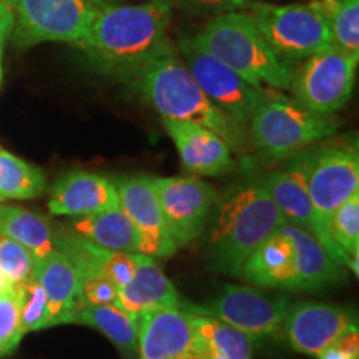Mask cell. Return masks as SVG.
<instances>
[{"label": "cell", "mask_w": 359, "mask_h": 359, "mask_svg": "<svg viewBox=\"0 0 359 359\" xmlns=\"http://www.w3.org/2000/svg\"><path fill=\"white\" fill-rule=\"evenodd\" d=\"M170 20V0L102 8L75 47L98 72L128 80L151 60L172 50L167 34Z\"/></svg>", "instance_id": "1"}, {"label": "cell", "mask_w": 359, "mask_h": 359, "mask_svg": "<svg viewBox=\"0 0 359 359\" xmlns=\"http://www.w3.org/2000/svg\"><path fill=\"white\" fill-rule=\"evenodd\" d=\"M125 82L132 85L163 120L196 123L210 128L219 135L233 151H245L248 147L245 127L219 110L205 95L175 48L151 60Z\"/></svg>", "instance_id": "2"}, {"label": "cell", "mask_w": 359, "mask_h": 359, "mask_svg": "<svg viewBox=\"0 0 359 359\" xmlns=\"http://www.w3.org/2000/svg\"><path fill=\"white\" fill-rule=\"evenodd\" d=\"M191 40L253 87L290 88L294 64L268 43L246 12L219 13Z\"/></svg>", "instance_id": "3"}, {"label": "cell", "mask_w": 359, "mask_h": 359, "mask_svg": "<svg viewBox=\"0 0 359 359\" xmlns=\"http://www.w3.org/2000/svg\"><path fill=\"white\" fill-rule=\"evenodd\" d=\"M285 223L259 183L238 190L222 205L218 203L210 235V258L215 268L240 276L250 255Z\"/></svg>", "instance_id": "4"}, {"label": "cell", "mask_w": 359, "mask_h": 359, "mask_svg": "<svg viewBox=\"0 0 359 359\" xmlns=\"http://www.w3.org/2000/svg\"><path fill=\"white\" fill-rule=\"evenodd\" d=\"M250 138L268 160H285L330 138L339 128L333 115H318L294 98L273 93L250 120Z\"/></svg>", "instance_id": "5"}, {"label": "cell", "mask_w": 359, "mask_h": 359, "mask_svg": "<svg viewBox=\"0 0 359 359\" xmlns=\"http://www.w3.org/2000/svg\"><path fill=\"white\" fill-rule=\"evenodd\" d=\"M246 8L268 43L293 64L333 45L325 17L314 0L291 6L246 2Z\"/></svg>", "instance_id": "6"}, {"label": "cell", "mask_w": 359, "mask_h": 359, "mask_svg": "<svg viewBox=\"0 0 359 359\" xmlns=\"http://www.w3.org/2000/svg\"><path fill=\"white\" fill-rule=\"evenodd\" d=\"M306 187L318 222L327 233L333 213L359 193L356 138H341L306 151Z\"/></svg>", "instance_id": "7"}, {"label": "cell", "mask_w": 359, "mask_h": 359, "mask_svg": "<svg viewBox=\"0 0 359 359\" xmlns=\"http://www.w3.org/2000/svg\"><path fill=\"white\" fill-rule=\"evenodd\" d=\"M98 12L90 0H15L13 45L20 50L48 42L77 45Z\"/></svg>", "instance_id": "8"}, {"label": "cell", "mask_w": 359, "mask_h": 359, "mask_svg": "<svg viewBox=\"0 0 359 359\" xmlns=\"http://www.w3.org/2000/svg\"><path fill=\"white\" fill-rule=\"evenodd\" d=\"M359 57L330 45L294 70L291 95L318 115H334L353 95Z\"/></svg>", "instance_id": "9"}, {"label": "cell", "mask_w": 359, "mask_h": 359, "mask_svg": "<svg viewBox=\"0 0 359 359\" xmlns=\"http://www.w3.org/2000/svg\"><path fill=\"white\" fill-rule=\"evenodd\" d=\"M178 52L205 95L241 127H246L258 107L273 95L268 88L253 87L191 39L180 40Z\"/></svg>", "instance_id": "10"}, {"label": "cell", "mask_w": 359, "mask_h": 359, "mask_svg": "<svg viewBox=\"0 0 359 359\" xmlns=\"http://www.w3.org/2000/svg\"><path fill=\"white\" fill-rule=\"evenodd\" d=\"M154 185L175 246L198 240L219 203L218 191L198 177H160Z\"/></svg>", "instance_id": "11"}, {"label": "cell", "mask_w": 359, "mask_h": 359, "mask_svg": "<svg viewBox=\"0 0 359 359\" xmlns=\"http://www.w3.org/2000/svg\"><path fill=\"white\" fill-rule=\"evenodd\" d=\"M188 311L206 314L226 323L251 339L275 336L283 330L290 299L285 296L264 294L241 285H228L206 306H183Z\"/></svg>", "instance_id": "12"}, {"label": "cell", "mask_w": 359, "mask_h": 359, "mask_svg": "<svg viewBox=\"0 0 359 359\" xmlns=\"http://www.w3.org/2000/svg\"><path fill=\"white\" fill-rule=\"evenodd\" d=\"M259 185L268 191L269 198L273 200L286 223L308 231L320 241L330 257H333L341 266H348L346 257L321 228L309 200L306 187V151L293 155L288 167L269 173Z\"/></svg>", "instance_id": "13"}, {"label": "cell", "mask_w": 359, "mask_h": 359, "mask_svg": "<svg viewBox=\"0 0 359 359\" xmlns=\"http://www.w3.org/2000/svg\"><path fill=\"white\" fill-rule=\"evenodd\" d=\"M114 180L118 193V206L137 231L138 253L150 258L173 257L178 248L170 236L161 213L154 177L132 175Z\"/></svg>", "instance_id": "14"}, {"label": "cell", "mask_w": 359, "mask_h": 359, "mask_svg": "<svg viewBox=\"0 0 359 359\" xmlns=\"http://www.w3.org/2000/svg\"><path fill=\"white\" fill-rule=\"evenodd\" d=\"M353 330H358V320L353 311L313 302L290 306L283 323V331L291 348L316 359Z\"/></svg>", "instance_id": "15"}, {"label": "cell", "mask_w": 359, "mask_h": 359, "mask_svg": "<svg viewBox=\"0 0 359 359\" xmlns=\"http://www.w3.org/2000/svg\"><path fill=\"white\" fill-rule=\"evenodd\" d=\"M140 359H200L203 346L185 308H156L138 314Z\"/></svg>", "instance_id": "16"}, {"label": "cell", "mask_w": 359, "mask_h": 359, "mask_svg": "<svg viewBox=\"0 0 359 359\" xmlns=\"http://www.w3.org/2000/svg\"><path fill=\"white\" fill-rule=\"evenodd\" d=\"M118 206L115 180L105 175L74 170L53 183L48 212L57 217L83 218Z\"/></svg>", "instance_id": "17"}, {"label": "cell", "mask_w": 359, "mask_h": 359, "mask_svg": "<svg viewBox=\"0 0 359 359\" xmlns=\"http://www.w3.org/2000/svg\"><path fill=\"white\" fill-rule=\"evenodd\" d=\"M183 167L201 177H219L233 167L231 148L219 135L196 123L163 120Z\"/></svg>", "instance_id": "18"}, {"label": "cell", "mask_w": 359, "mask_h": 359, "mask_svg": "<svg viewBox=\"0 0 359 359\" xmlns=\"http://www.w3.org/2000/svg\"><path fill=\"white\" fill-rule=\"evenodd\" d=\"M118 304L133 314L156 308H183L180 293L154 258L137 255L132 280L118 288Z\"/></svg>", "instance_id": "19"}, {"label": "cell", "mask_w": 359, "mask_h": 359, "mask_svg": "<svg viewBox=\"0 0 359 359\" xmlns=\"http://www.w3.org/2000/svg\"><path fill=\"white\" fill-rule=\"evenodd\" d=\"M281 228L288 233L294 245L293 290L318 291L331 288L346 280L343 266L327 255L313 235L288 223Z\"/></svg>", "instance_id": "20"}, {"label": "cell", "mask_w": 359, "mask_h": 359, "mask_svg": "<svg viewBox=\"0 0 359 359\" xmlns=\"http://www.w3.org/2000/svg\"><path fill=\"white\" fill-rule=\"evenodd\" d=\"M241 278L263 288L291 290L294 283V245L283 228L263 241L240 273Z\"/></svg>", "instance_id": "21"}, {"label": "cell", "mask_w": 359, "mask_h": 359, "mask_svg": "<svg viewBox=\"0 0 359 359\" xmlns=\"http://www.w3.org/2000/svg\"><path fill=\"white\" fill-rule=\"evenodd\" d=\"M37 280L48 302V327L70 323L79 308L80 278L74 263L62 251L39 263Z\"/></svg>", "instance_id": "22"}, {"label": "cell", "mask_w": 359, "mask_h": 359, "mask_svg": "<svg viewBox=\"0 0 359 359\" xmlns=\"http://www.w3.org/2000/svg\"><path fill=\"white\" fill-rule=\"evenodd\" d=\"M0 235L20 243L39 263L57 250L58 233L48 218L17 205L0 203Z\"/></svg>", "instance_id": "23"}, {"label": "cell", "mask_w": 359, "mask_h": 359, "mask_svg": "<svg viewBox=\"0 0 359 359\" xmlns=\"http://www.w3.org/2000/svg\"><path fill=\"white\" fill-rule=\"evenodd\" d=\"M69 231L98 248L120 253H138V238L132 222L120 206L107 212L77 218L69 224Z\"/></svg>", "instance_id": "24"}, {"label": "cell", "mask_w": 359, "mask_h": 359, "mask_svg": "<svg viewBox=\"0 0 359 359\" xmlns=\"http://www.w3.org/2000/svg\"><path fill=\"white\" fill-rule=\"evenodd\" d=\"M70 323L93 327L109 338L123 353H137L138 316L115 304H82L74 313Z\"/></svg>", "instance_id": "25"}, {"label": "cell", "mask_w": 359, "mask_h": 359, "mask_svg": "<svg viewBox=\"0 0 359 359\" xmlns=\"http://www.w3.org/2000/svg\"><path fill=\"white\" fill-rule=\"evenodd\" d=\"M45 190L47 180L42 170L0 148V201L32 200Z\"/></svg>", "instance_id": "26"}, {"label": "cell", "mask_w": 359, "mask_h": 359, "mask_svg": "<svg viewBox=\"0 0 359 359\" xmlns=\"http://www.w3.org/2000/svg\"><path fill=\"white\" fill-rule=\"evenodd\" d=\"M188 311V309H187ZM191 314V323L195 326L196 334L208 351H213L224 359H251L253 358V339L246 336L236 327L206 316V314Z\"/></svg>", "instance_id": "27"}, {"label": "cell", "mask_w": 359, "mask_h": 359, "mask_svg": "<svg viewBox=\"0 0 359 359\" xmlns=\"http://www.w3.org/2000/svg\"><path fill=\"white\" fill-rule=\"evenodd\" d=\"M325 17L331 43L359 57V0H314Z\"/></svg>", "instance_id": "28"}, {"label": "cell", "mask_w": 359, "mask_h": 359, "mask_svg": "<svg viewBox=\"0 0 359 359\" xmlns=\"http://www.w3.org/2000/svg\"><path fill=\"white\" fill-rule=\"evenodd\" d=\"M331 241L348 259V268L358 276L359 259V193L343 203L327 223Z\"/></svg>", "instance_id": "29"}, {"label": "cell", "mask_w": 359, "mask_h": 359, "mask_svg": "<svg viewBox=\"0 0 359 359\" xmlns=\"http://www.w3.org/2000/svg\"><path fill=\"white\" fill-rule=\"evenodd\" d=\"M39 262L20 243L0 235V275L13 288L37 278Z\"/></svg>", "instance_id": "30"}, {"label": "cell", "mask_w": 359, "mask_h": 359, "mask_svg": "<svg viewBox=\"0 0 359 359\" xmlns=\"http://www.w3.org/2000/svg\"><path fill=\"white\" fill-rule=\"evenodd\" d=\"M20 290L8 286L0 291V358L11 354L20 344Z\"/></svg>", "instance_id": "31"}, {"label": "cell", "mask_w": 359, "mask_h": 359, "mask_svg": "<svg viewBox=\"0 0 359 359\" xmlns=\"http://www.w3.org/2000/svg\"><path fill=\"white\" fill-rule=\"evenodd\" d=\"M20 323L22 333L48 327V302L37 278L20 286Z\"/></svg>", "instance_id": "32"}, {"label": "cell", "mask_w": 359, "mask_h": 359, "mask_svg": "<svg viewBox=\"0 0 359 359\" xmlns=\"http://www.w3.org/2000/svg\"><path fill=\"white\" fill-rule=\"evenodd\" d=\"M118 303V286L105 276H92L80 280L79 306L82 304Z\"/></svg>", "instance_id": "33"}, {"label": "cell", "mask_w": 359, "mask_h": 359, "mask_svg": "<svg viewBox=\"0 0 359 359\" xmlns=\"http://www.w3.org/2000/svg\"><path fill=\"white\" fill-rule=\"evenodd\" d=\"M183 7L195 12H235L245 8L246 0H177Z\"/></svg>", "instance_id": "34"}, {"label": "cell", "mask_w": 359, "mask_h": 359, "mask_svg": "<svg viewBox=\"0 0 359 359\" xmlns=\"http://www.w3.org/2000/svg\"><path fill=\"white\" fill-rule=\"evenodd\" d=\"M359 356V343H358V330L349 331L339 338L320 359H358Z\"/></svg>", "instance_id": "35"}, {"label": "cell", "mask_w": 359, "mask_h": 359, "mask_svg": "<svg viewBox=\"0 0 359 359\" xmlns=\"http://www.w3.org/2000/svg\"><path fill=\"white\" fill-rule=\"evenodd\" d=\"M15 24V0H0V43H6Z\"/></svg>", "instance_id": "36"}, {"label": "cell", "mask_w": 359, "mask_h": 359, "mask_svg": "<svg viewBox=\"0 0 359 359\" xmlns=\"http://www.w3.org/2000/svg\"><path fill=\"white\" fill-rule=\"evenodd\" d=\"M90 2H93L95 6L100 8H109V7H115V6H122L123 0H90Z\"/></svg>", "instance_id": "37"}, {"label": "cell", "mask_w": 359, "mask_h": 359, "mask_svg": "<svg viewBox=\"0 0 359 359\" xmlns=\"http://www.w3.org/2000/svg\"><path fill=\"white\" fill-rule=\"evenodd\" d=\"M8 286H11V285H8V283L4 280V276L0 275V291H4L6 288H8Z\"/></svg>", "instance_id": "38"}, {"label": "cell", "mask_w": 359, "mask_h": 359, "mask_svg": "<svg viewBox=\"0 0 359 359\" xmlns=\"http://www.w3.org/2000/svg\"><path fill=\"white\" fill-rule=\"evenodd\" d=\"M2 53H4V43H0V82H2Z\"/></svg>", "instance_id": "39"}, {"label": "cell", "mask_w": 359, "mask_h": 359, "mask_svg": "<svg viewBox=\"0 0 359 359\" xmlns=\"http://www.w3.org/2000/svg\"><path fill=\"white\" fill-rule=\"evenodd\" d=\"M200 359H205V356H201V358H200Z\"/></svg>", "instance_id": "40"}]
</instances>
